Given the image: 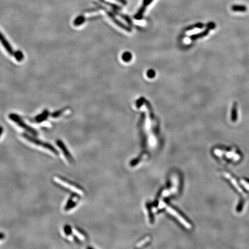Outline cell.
I'll return each instance as SVG.
<instances>
[{
	"instance_id": "cell-13",
	"label": "cell",
	"mask_w": 249,
	"mask_h": 249,
	"mask_svg": "<svg viewBox=\"0 0 249 249\" xmlns=\"http://www.w3.org/2000/svg\"><path fill=\"white\" fill-rule=\"evenodd\" d=\"M232 11L234 12H244L247 11V8L243 5H233L231 7Z\"/></svg>"
},
{
	"instance_id": "cell-8",
	"label": "cell",
	"mask_w": 249,
	"mask_h": 249,
	"mask_svg": "<svg viewBox=\"0 0 249 249\" xmlns=\"http://www.w3.org/2000/svg\"><path fill=\"white\" fill-rule=\"evenodd\" d=\"M77 197H79V194H77V193H75L74 194L72 193L71 194V196H70V197H69V198L67 201V203L64 208L65 210H66V211L69 210L76 206L78 201H74V198H77Z\"/></svg>"
},
{
	"instance_id": "cell-17",
	"label": "cell",
	"mask_w": 249,
	"mask_h": 249,
	"mask_svg": "<svg viewBox=\"0 0 249 249\" xmlns=\"http://www.w3.org/2000/svg\"><path fill=\"white\" fill-rule=\"evenodd\" d=\"M149 237H147V238H146L145 239H144L142 241H141V242H140L139 243H138L137 244V247H140V246H142L144 244H145V243H147V242H148L149 241Z\"/></svg>"
},
{
	"instance_id": "cell-22",
	"label": "cell",
	"mask_w": 249,
	"mask_h": 249,
	"mask_svg": "<svg viewBox=\"0 0 249 249\" xmlns=\"http://www.w3.org/2000/svg\"><path fill=\"white\" fill-rule=\"evenodd\" d=\"M2 132H3V128L0 126V137L2 135Z\"/></svg>"
},
{
	"instance_id": "cell-11",
	"label": "cell",
	"mask_w": 249,
	"mask_h": 249,
	"mask_svg": "<svg viewBox=\"0 0 249 249\" xmlns=\"http://www.w3.org/2000/svg\"><path fill=\"white\" fill-rule=\"evenodd\" d=\"M86 18L84 16L81 15L80 16H78L73 21V25L75 26H79L86 22Z\"/></svg>"
},
{
	"instance_id": "cell-21",
	"label": "cell",
	"mask_w": 249,
	"mask_h": 249,
	"mask_svg": "<svg viewBox=\"0 0 249 249\" xmlns=\"http://www.w3.org/2000/svg\"><path fill=\"white\" fill-rule=\"evenodd\" d=\"M74 241H75V242L77 243V244H79V243H80V241H79V238L77 237V236H74Z\"/></svg>"
},
{
	"instance_id": "cell-5",
	"label": "cell",
	"mask_w": 249,
	"mask_h": 249,
	"mask_svg": "<svg viewBox=\"0 0 249 249\" xmlns=\"http://www.w3.org/2000/svg\"><path fill=\"white\" fill-rule=\"evenodd\" d=\"M57 145L58 146V147L61 149V151H62L63 154H64L65 158L69 161V162L73 163L74 161L73 158L72 156V155L70 154V152L68 151L66 145L64 144V142L60 140H57Z\"/></svg>"
},
{
	"instance_id": "cell-15",
	"label": "cell",
	"mask_w": 249,
	"mask_h": 249,
	"mask_svg": "<svg viewBox=\"0 0 249 249\" xmlns=\"http://www.w3.org/2000/svg\"><path fill=\"white\" fill-rule=\"evenodd\" d=\"M64 232H65V234L67 236H69V235H70L72 234V227L70 226H69V225H66L65 226H64Z\"/></svg>"
},
{
	"instance_id": "cell-18",
	"label": "cell",
	"mask_w": 249,
	"mask_h": 249,
	"mask_svg": "<svg viewBox=\"0 0 249 249\" xmlns=\"http://www.w3.org/2000/svg\"><path fill=\"white\" fill-rule=\"evenodd\" d=\"M215 24L214 23H209L207 25L208 29H214L215 28Z\"/></svg>"
},
{
	"instance_id": "cell-3",
	"label": "cell",
	"mask_w": 249,
	"mask_h": 249,
	"mask_svg": "<svg viewBox=\"0 0 249 249\" xmlns=\"http://www.w3.org/2000/svg\"><path fill=\"white\" fill-rule=\"evenodd\" d=\"M56 181L58 182H61V184H63L62 185L69 187L71 190L75 191L76 193H79V194H83L84 193V191L82 189V188L77 183H75L73 182L70 181L64 178L61 177H56Z\"/></svg>"
},
{
	"instance_id": "cell-6",
	"label": "cell",
	"mask_w": 249,
	"mask_h": 249,
	"mask_svg": "<svg viewBox=\"0 0 249 249\" xmlns=\"http://www.w3.org/2000/svg\"><path fill=\"white\" fill-rule=\"evenodd\" d=\"M153 1L154 0H143L142 6L140 7V8L139 9V10L138 11V12L134 16L136 19L140 20L142 18L144 13L146 10V8L148 6H149Z\"/></svg>"
},
{
	"instance_id": "cell-19",
	"label": "cell",
	"mask_w": 249,
	"mask_h": 249,
	"mask_svg": "<svg viewBox=\"0 0 249 249\" xmlns=\"http://www.w3.org/2000/svg\"><path fill=\"white\" fill-rule=\"evenodd\" d=\"M115 1H118V2H119V3H121V4H122V5H126L127 4V1H126V0H115Z\"/></svg>"
},
{
	"instance_id": "cell-4",
	"label": "cell",
	"mask_w": 249,
	"mask_h": 249,
	"mask_svg": "<svg viewBox=\"0 0 249 249\" xmlns=\"http://www.w3.org/2000/svg\"><path fill=\"white\" fill-rule=\"evenodd\" d=\"M166 209H167V211L170 214H171L172 215H173L174 216H175V217H176L180 221V222H181L182 224L186 228H187L188 229L191 228V225L189 223H187L186 222V220L185 219H184L177 211H175L174 209H173V208H170L169 206H167Z\"/></svg>"
},
{
	"instance_id": "cell-16",
	"label": "cell",
	"mask_w": 249,
	"mask_h": 249,
	"mask_svg": "<svg viewBox=\"0 0 249 249\" xmlns=\"http://www.w3.org/2000/svg\"><path fill=\"white\" fill-rule=\"evenodd\" d=\"M64 110H59V111H57L56 112H54L51 114V116L54 118H57V117L60 116L62 114L64 113Z\"/></svg>"
},
{
	"instance_id": "cell-9",
	"label": "cell",
	"mask_w": 249,
	"mask_h": 249,
	"mask_svg": "<svg viewBox=\"0 0 249 249\" xmlns=\"http://www.w3.org/2000/svg\"><path fill=\"white\" fill-rule=\"evenodd\" d=\"M49 115V112L47 110H45L42 113L40 114L39 115L35 117V121L37 123H41L45 121L46 119L48 118Z\"/></svg>"
},
{
	"instance_id": "cell-20",
	"label": "cell",
	"mask_w": 249,
	"mask_h": 249,
	"mask_svg": "<svg viewBox=\"0 0 249 249\" xmlns=\"http://www.w3.org/2000/svg\"><path fill=\"white\" fill-rule=\"evenodd\" d=\"M5 238V235L2 232H0V239H3Z\"/></svg>"
},
{
	"instance_id": "cell-12",
	"label": "cell",
	"mask_w": 249,
	"mask_h": 249,
	"mask_svg": "<svg viewBox=\"0 0 249 249\" xmlns=\"http://www.w3.org/2000/svg\"><path fill=\"white\" fill-rule=\"evenodd\" d=\"M98 1H100L102 4H103L106 5L110 6L113 9V11H119V10L121 9V8L120 6H118L117 5H115L114 4H113V3H111V2H109L108 1H106V0H98Z\"/></svg>"
},
{
	"instance_id": "cell-2",
	"label": "cell",
	"mask_w": 249,
	"mask_h": 249,
	"mask_svg": "<svg viewBox=\"0 0 249 249\" xmlns=\"http://www.w3.org/2000/svg\"><path fill=\"white\" fill-rule=\"evenodd\" d=\"M9 118L12 121L15 122L18 126H19L20 128H23V129H24L25 130H26L28 133H31L34 136H36L38 135V132L36 130H35L34 128H32L31 126L27 125L23 121L22 119L17 114L13 113L10 114L9 115Z\"/></svg>"
},
{
	"instance_id": "cell-14",
	"label": "cell",
	"mask_w": 249,
	"mask_h": 249,
	"mask_svg": "<svg viewBox=\"0 0 249 249\" xmlns=\"http://www.w3.org/2000/svg\"><path fill=\"white\" fill-rule=\"evenodd\" d=\"M13 56L15 57L16 60L18 61H19V62L22 61L24 59V54H23V53L20 50H18L16 51H15Z\"/></svg>"
},
{
	"instance_id": "cell-1",
	"label": "cell",
	"mask_w": 249,
	"mask_h": 249,
	"mask_svg": "<svg viewBox=\"0 0 249 249\" xmlns=\"http://www.w3.org/2000/svg\"><path fill=\"white\" fill-rule=\"evenodd\" d=\"M22 136H23V137L25 139H26L27 140H28L29 142H32V144H35L36 145H38V146L42 147H43V148H44L45 149H47L49 150L50 151L52 152L54 154H55L56 155H59L58 151L51 144H49L48 142H43V141H41L40 140L37 139V138H34V137H32L31 136H29L28 134L24 133V134H23Z\"/></svg>"
},
{
	"instance_id": "cell-10",
	"label": "cell",
	"mask_w": 249,
	"mask_h": 249,
	"mask_svg": "<svg viewBox=\"0 0 249 249\" xmlns=\"http://www.w3.org/2000/svg\"><path fill=\"white\" fill-rule=\"evenodd\" d=\"M238 118V103L234 102L231 109V120L233 122L236 121Z\"/></svg>"
},
{
	"instance_id": "cell-7",
	"label": "cell",
	"mask_w": 249,
	"mask_h": 249,
	"mask_svg": "<svg viewBox=\"0 0 249 249\" xmlns=\"http://www.w3.org/2000/svg\"><path fill=\"white\" fill-rule=\"evenodd\" d=\"M0 42L9 54L12 55H14L15 51L12 48L10 43L8 42V41L6 40V39L5 38V36L2 35V34L1 32H0Z\"/></svg>"
}]
</instances>
